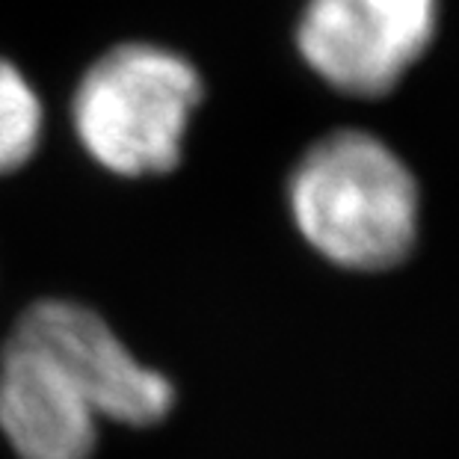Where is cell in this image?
I'll list each match as a JSON object with an SVG mask.
<instances>
[{
    "instance_id": "3",
    "label": "cell",
    "mask_w": 459,
    "mask_h": 459,
    "mask_svg": "<svg viewBox=\"0 0 459 459\" xmlns=\"http://www.w3.org/2000/svg\"><path fill=\"white\" fill-rule=\"evenodd\" d=\"M438 15V0H308L297 48L332 90L377 99L436 42Z\"/></svg>"
},
{
    "instance_id": "1",
    "label": "cell",
    "mask_w": 459,
    "mask_h": 459,
    "mask_svg": "<svg viewBox=\"0 0 459 459\" xmlns=\"http://www.w3.org/2000/svg\"><path fill=\"white\" fill-rule=\"evenodd\" d=\"M299 234L335 267L403 264L421 226V190L403 158L368 131H335L302 154L288 181Z\"/></svg>"
},
{
    "instance_id": "4",
    "label": "cell",
    "mask_w": 459,
    "mask_h": 459,
    "mask_svg": "<svg viewBox=\"0 0 459 459\" xmlns=\"http://www.w3.org/2000/svg\"><path fill=\"white\" fill-rule=\"evenodd\" d=\"M0 429L22 459H90L99 438L83 377L15 329L0 356Z\"/></svg>"
},
{
    "instance_id": "6",
    "label": "cell",
    "mask_w": 459,
    "mask_h": 459,
    "mask_svg": "<svg viewBox=\"0 0 459 459\" xmlns=\"http://www.w3.org/2000/svg\"><path fill=\"white\" fill-rule=\"evenodd\" d=\"M42 140V104L15 65L0 60V175L33 158Z\"/></svg>"
},
{
    "instance_id": "2",
    "label": "cell",
    "mask_w": 459,
    "mask_h": 459,
    "mask_svg": "<svg viewBox=\"0 0 459 459\" xmlns=\"http://www.w3.org/2000/svg\"><path fill=\"white\" fill-rule=\"evenodd\" d=\"M202 77L184 56L149 42L107 51L83 74L72 101L77 140L116 175H160L181 160Z\"/></svg>"
},
{
    "instance_id": "5",
    "label": "cell",
    "mask_w": 459,
    "mask_h": 459,
    "mask_svg": "<svg viewBox=\"0 0 459 459\" xmlns=\"http://www.w3.org/2000/svg\"><path fill=\"white\" fill-rule=\"evenodd\" d=\"M15 329L63 356L86 379L101 418L134 427L154 424L175 403L169 379L140 365L113 329L86 306L42 299L24 311Z\"/></svg>"
}]
</instances>
